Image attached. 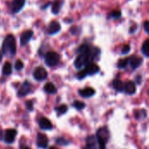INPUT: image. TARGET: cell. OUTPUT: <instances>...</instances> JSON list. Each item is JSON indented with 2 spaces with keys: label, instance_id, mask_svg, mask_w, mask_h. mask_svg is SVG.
Here are the masks:
<instances>
[{
  "label": "cell",
  "instance_id": "cell-1",
  "mask_svg": "<svg viewBox=\"0 0 149 149\" xmlns=\"http://www.w3.org/2000/svg\"><path fill=\"white\" fill-rule=\"evenodd\" d=\"M2 52L3 54L7 57H12L16 54L17 48H16V41L15 38L12 34H8L2 45Z\"/></svg>",
  "mask_w": 149,
  "mask_h": 149
},
{
  "label": "cell",
  "instance_id": "cell-2",
  "mask_svg": "<svg viewBox=\"0 0 149 149\" xmlns=\"http://www.w3.org/2000/svg\"><path fill=\"white\" fill-rule=\"evenodd\" d=\"M110 137V133L107 127H104L98 129L96 133V140L99 145V149H106L107 142L108 141Z\"/></svg>",
  "mask_w": 149,
  "mask_h": 149
},
{
  "label": "cell",
  "instance_id": "cell-3",
  "mask_svg": "<svg viewBox=\"0 0 149 149\" xmlns=\"http://www.w3.org/2000/svg\"><path fill=\"white\" fill-rule=\"evenodd\" d=\"M100 71V67L93 62H90L88 63L85 69L81 70L78 74H77V78L79 79H83L84 78H86L88 75H94L97 72H99Z\"/></svg>",
  "mask_w": 149,
  "mask_h": 149
},
{
  "label": "cell",
  "instance_id": "cell-4",
  "mask_svg": "<svg viewBox=\"0 0 149 149\" xmlns=\"http://www.w3.org/2000/svg\"><path fill=\"white\" fill-rule=\"evenodd\" d=\"M59 59H60V56L55 52H48L45 56V62L46 65L50 67L57 65L59 62Z\"/></svg>",
  "mask_w": 149,
  "mask_h": 149
},
{
  "label": "cell",
  "instance_id": "cell-5",
  "mask_svg": "<svg viewBox=\"0 0 149 149\" xmlns=\"http://www.w3.org/2000/svg\"><path fill=\"white\" fill-rule=\"evenodd\" d=\"M47 72L46 70L44 68V67H37L34 72H33V77L36 80L38 81H42V80H45L46 78H47Z\"/></svg>",
  "mask_w": 149,
  "mask_h": 149
},
{
  "label": "cell",
  "instance_id": "cell-6",
  "mask_svg": "<svg viewBox=\"0 0 149 149\" xmlns=\"http://www.w3.org/2000/svg\"><path fill=\"white\" fill-rule=\"evenodd\" d=\"M31 84L29 81L25 80L22 84V86H20V88L18 89V91H17V96L18 97H24V96L28 95L31 93Z\"/></svg>",
  "mask_w": 149,
  "mask_h": 149
},
{
  "label": "cell",
  "instance_id": "cell-7",
  "mask_svg": "<svg viewBox=\"0 0 149 149\" xmlns=\"http://www.w3.org/2000/svg\"><path fill=\"white\" fill-rule=\"evenodd\" d=\"M48 143H49V140H48V137L45 134H38L37 140H36V144H37L38 148L45 149L48 147Z\"/></svg>",
  "mask_w": 149,
  "mask_h": 149
},
{
  "label": "cell",
  "instance_id": "cell-8",
  "mask_svg": "<svg viewBox=\"0 0 149 149\" xmlns=\"http://www.w3.org/2000/svg\"><path fill=\"white\" fill-rule=\"evenodd\" d=\"M17 131L15 129H7L3 135V141L6 144H12L15 141Z\"/></svg>",
  "mask_w": 149,
  "mask_h": 149
},
{
  "label": "cell",
  "instance_id": "cell-9",
  "mask_svg": "<svg viewBox=\"0 0 149 149\" xmlns=\"http://www.w3.org/2000/svg\"><path fill=\"white\" fill-rule=\"evenodd\" d=\"M25 3V0H13L10 6V10L12 13H17L20 11Z\"/></svg>",
  "mask_w": 149,
  "mask_h": 149
},
{
  "label": "cell",
  "instance_id": "cell-10",
  "mask_svg": "<svg viewBox=\"0 0 149 149\" xmlns=\"http://www.w3.org/2000/svg\"><path fill=\"white\" fill-rule=\"evenodd\" d=\"M33 36V31L31 30H28V31H25L22 33L21 37H20V45L22 46L28 44V42L31 40V38H32Z\"/></svg>",
  "mask_w": 149,
  "mask_h": 149
},
{
  "label": "cell",
  "instance_id": "cell-11",
  "mask_svg": "<svg viewBox=\"0 0 149 149\" xmlns=\"http://www.w3.org/2000/svg\"><path fill=\"white\" fill-rule=\"evenodd\" d=\"M38 126L43 130H51L52 129V127H53L51 120L45 117H43L38 120Z\"/></svg>",
  "mask_w": 149,
  "mask_h": 149
},
{
  "label": "cell",
  "instance_id": "cell-12",
  "mask_svg": "<svg viewBox=\"0 0 149 149\" xmlns=\"http://www.w3.org/2000/svg\"><path fill=\"white\" fill-rule=\"evenodd\" d=\"M124 91L128 95H133L136 93V86L133 81H127L124 84Z\"/></svg>",
  "mask_w": 149,
  "mask_h": 149
},
{
  "label": "cell",
  "instance_id": "cell-13",
  "mask_svg": "<svg viewBox=\"0 0 149 149\" xmlns=\"http://www.w3.org/2000/svg\"><path fill=\"white\" fill-rule=\"evenodd\" d=\"M60 29H61V27H60L59 23L57 22V21H55V20H53V21H52L50 23V24L48 26L47 31H48V33L50 35H54L55 33L58 32L60 31Z\"/></svg>",
  "mask_w": 149,
  "mask_h": 149
},
{
  "label": "cell",
  "instance_id": "cell-14",
  "mask_svg": "<svg viewBox=\"0 0 149 149\" xmlns=\"http://www.w3.org/2000/svg\"><path fill=\"white\" fill-rule=\"evenodd\" d=\"M79 93L83 98H90L95 94V90L92 87H86L84 89L79 90Z\"/></svg>",
  "mask_w": 149,
  "mask_h": 149
},
{
  "label": "cell",
  "instance_id": "cell-15",
  "mask_svg": "<svg viewBox=\"0 0 149 149\" xmlns=\"http://www.w3.org/2000/svg\"><path fill=\"white\" fill-rule=\"evenodd\" d=\"M86 148L89 149H98V142L96 140V137L93 135H89L86 140Z\"/></svg>",
  "mask_w": 149,
  "mask_h": 149
},
{
  "label": "cell",
  "instance_id": "cell-16",
  "mask_svg": "<svg viewBox=\"0 0 149 149\" xmlns=\"http://www.w3.org/2000/svg\"><path fill=\"white\" fill-rule=\"evenodd\" d=\"M143 62V59L141 58V57H132L129 58V63H130V65L133 69H136L138 67H140L141 65Z\"/></svg>",
  "mask_w": 149,
  "mask_h": 149
},
{
  "label": "cell",
  "instance_id": "cell-17",
  "mask_svg": "<svg viewBox=\"0 0 149 149\" xmlns=\"http://www.w3.org/2000/svg\"><path fill=\"white\" fill-rule=\"evenodd\" d=\"M44 90H45L47 93H49V94H54V93H57V88H56V86H54V84H52V82L46 83V84L45 85V86H44Z\"/></svg>",
  "mask_w": 149,
  "mask_h": 149
},
{
  "label": "cell",
  "instance_id": "cell-18",
  "mask_svg": "<svg viewBox=\"0 0 149 149\" xmlns=\"http://www.w3.org/2000/svg\"><path fill=\"white\" fill-rule=\"evenodd\" d=\"M113 87L114 90H116L117 92H123L124 91V83L120 80V79H114L112 83Z\"/></svg>",
  "mask_w": 149,
  "mask_h": 149
},
{
  "label": "cell",
  "instance_id": "cell-19",
  "mask_svg": "<svg viewBox=\"0 0 149 149\" xmlns=\"http://www.w3.org/2000/svg\"><path fill=\"white\" fill-rule=\"evenodd\" d=\"M62 4H63V1H62V0H56V1L52 3V13L58 14V11H59L60 9H61Z\"/></svg>",
  "mask_w": 149,
  "mask_h": 149
},
{
  "label": "cell",
  "instance_id": "cell-20",
  "mask_svg": "<svg viewBox=\"0 0 149 149\" xmlns=\"http://www.w3.org/2000/svg\"><path fill=\"white\" fill-rule=\"evenodd\" d=\"M2 72L5 76H8V75L11 74V72H12V65H11V64L10 62H5V64H4V65L3 67Z\"/></svg>",
  "mask_w": 149,
  "mask_h": 149
},
{
  "label": "cell",
  "instance_id": "cell-21",
  "mask_svg": "<svg viewBox=\"0 0 149 149\" xmlns=\"http://www.w3.org/2000/svg\"><path fill=\"white\" fill-rule=\"evenodd\" d=\"M147 116H148V113H147V111L145 109L137 110L134 113V117L137 120H143V119L147 118Z\"/></svg>",
  "mask_w": 149,
  "mask_h": 149
},
{
  "label": "cell",
  "instance_id": "cell-22",
  "mask_svg": "<svg viewBox=\"0 0 149 149\" xmlns=\"http://www.w3.org/2000/svg\"><path fill=\"white\" fill-rule=\"evenodd\" d=\"M55 111L58 114V116H60V115H63L65 114L67 111H68V107L66 105H61L59 107H55Z\"/></svg>",
  "mask_w": 149,
  "mask_h": 149
},
{
  "label": "cell",
  "instance_id": "cell-23",
  "mask_svg": "<svg viewBox=\"0 0 149 149\" xmlns=\"http://www.w3.org/2000/svg\"><path fill=\"white\" fill-rule=\"evenodd\" d=\"M141 52L142 53L144 54L145 57L148 58L149 57V40L148 39H146L145 42L143 43L142 45V47H141Z\"/></svg>",
  "mask_w": 149,
  "mask_h": 149
},
{
  "label": "cell",
  "instance_id": "cell-24",
  "mask_svg": "<svg viewBox=\"0 0 149 149\" xmlns=\"http://www.w3.org/2000/svg\"><path fill=\"white\" fill-rule=\"evenodd\" d=\"M128 63H129V58H122V59H120V60H119V62H118V64H117V66H118V68H120V69H124V68H126V67L127 66Z\"/></svg>",
  "mask_w": 149,
  "mask_h": 149
},
{
  "label": "cell",
  "instance_id": "cell-25",
  "mask_svg": "<svg viewBox=\"0 0 149 149\" xmlns=\"http://www.w3.org/2000/svg\"><path fill=\"white\" fill-rule=\"evenodd\" d=\"M72 107H73L75 109H77V110H83V109H85V107H86V104H85L84 102H82V101L75 100V101H73V103H72Z\"/></svg>",
  "mask_w": 149,
  "mask_h": 149
},
{
  "label": "cell",
  "instance_id": "cell-26",
  "mask_svg": "<svg viewBox=\"0 0 149 149\" xmlns=\"http://www.w3.org/2000/svg\"><path fill=\"white\" fill-rule=\"evenodd\" d=\"M55 141H56V144L60 145V146H66V145H69V141H66L65 138H62V137L57 138Z\"/></svg>",
  "mask_w": 149,
  "mask_h": 149
},
{
  "label": "cell",
  "instance_id": "cell-27",
  "mask_svg": "<svg viewBox=\"0 0 149 149\" xmlns=\"http://www.w3.org/2000/svg\"><path fill=\"white\" fill-rule=\"evenodd\" d=\"M25 107H26V109L30 112L33 111V107H34V102L33 100H28L26 103H25Z\"/></svg>",
  "mask_w": 149,
  "mask_h": 149
},
{
  "label": "cell",
  "instance_id": "cell-28",
  "mask_svg": "<svg viewBox=\"0 0 149 149\" xmlns=\"http://www.w3.org/2000/svg\"><path fill=\"white\" fill-rule=\"evenodd\" d=\"M23 67H24L23 62H22L20 59H17V60L15 62V69L17 70V71H20V70L23 69Z\"/></svg>",
  "mask_w": 149,
  "mask_h": 149
},
{
  "label": "cell",
  "instance_id": "cell-29",
  "mask_svg": "<svg viewBox=\"0 0 149 149\" xmlns=\"http://www.w3.org/2000/svg\"><path fill=\"white\" fill-rule=\"evenodd\" d=\"M111 16H112L113 17H114V18H119V17H121V12H120V10H115L112 11Z\"/></svg>",
  "mask_w": 149,
  "mask_h": 149
},
{
  "label": "cell",
  "instance_id": "cell-30",
  "mask_svg": "<svg viewBox=\"0 0 149 149\" xmlns=\"http://www.w3.org/2000/svg\"><path fill=\"white\" fill-rule=\"evenodd\" d=\"M130 52V46L128 45H124V47L122 48V54H127L128 52Z\"/></svg>",
  "mask_w": 149,
  "mask_h": 149
},
{
  "label": "cell",
  "instance_id": "cell-31",
  "mask_svg": "<svg viewBox=\"0 0 149 149\" xmlns=\"http://www.w3.org/2000/svg\"><path fill=\"white\" fill-rule=\"evenodd\" d=\"M144 29H145V31L149 34V22L148 21H145L144 23Z\"/></svg>",
  "mask_w": 149,
  "mask_h": 149
},
{
  "label": "cell",
  "instance_id": "cell-32",
  "mask_svg": "<svg viewBox=\"0 0 149 149\" xmlns=\"http://www.w3.org/2000/svg\"><path fill=\"white\" fill-rule=\"evenodd\" d=\"M136 29H137V26H136V25L132 26V28H131V30H130V32H131V33H134V31H136Z\"/></svg>",
  "mask_w": 149,
  "mask_h": 149
},
{
  "label": "cell",
  "instance_id": "cell-33",
  "mask_svg": "<svg viewBox=\"0 0 149 149\" xmlns=\"http://www.w3.org/2000/svg\"><path fill=\"white\" fill-rule=\"evenodd\" d=\"M136 80L138 81V84H141V76H138V77L136 78Z\"/></svg>",
  "mask_w": 149,
  "mask_h": 149
},
{
  "label": "cell",
  "instance_id": "cell-34",
  "mask_svg": "<svg viewBox=\"0 0 149 149\" xmlns=\"http://www.w3.org/2000/svg\"><path fill=\"white\" fill-rule=\"evenodd\" d=\"M3 131L0 130V141H3Z\"/></svg>",
  "mask_w": 149,
  "mask_h": 149
},
{
  "label": "cell",
  "instance_id": "cell-35",
  "mask_svg": "<svg viewBox=\"0 0 149 149\" xmlns=\"http://www.w3.org/2000/svg\"><path fill=\"white\" fill-rule=\"evenodd\" d=\"M20 149H31V148H29V147H27V146H22Z\"/></svg>",
  "mask_w": 149,
  "mask_h": 149
},
{
  "label": "cell",
  "instance_id": "cell-36",
  "mask_svg": "<svg viewBox=\"0 0 149 149\" xmlns=\"http://www.w3.org/2000/svg\"><path fill=\"white\" fill-rule=\"evenodd\" d=\"M2 57H3V54H2V52H0V61L2 60Z\"/></svg>",
  "mask_w": 149,
  "mask_h": 149
},
{
  "label": "cell",
  "instance_id": "cell-37",
  "mask_svg": "<svg viewBox=\"0 0 149 149\" xmlns=\"http://www.w3.org/2000/svg\"><path fill=\"white\" fill-rule=\"evenodd\" d=\"M49 149H58V148H55V147H51Z\"/></svg>",
  "mask_w": 149,
  "mask_h": 149
},
{
  "label": "cell",
  "instance_id": "cell-38",
  "mask_svg": "<svg viewBox=\"0 0 149 149\" xmlns=\"http://www.w3.org/2000/svg\"><path fill=\"white\" fill-rule=\"evenodd\" d=\"M82 149H89V148H82Z\"/></svg>",
  "mask_w": 149,
  "mask_h": 149
}]
</instances>
